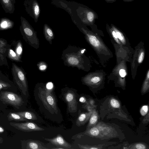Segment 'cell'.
Wrapping results in <instances>:
<instances>
[{
    "label": "cell",
    "mask_w": 149,
    "mask_h": 149,
    "mask_svg": "<svg viewBox=\"0 0 149 149\" xmlns=\"http://www.w3.org/2000/svg\"><path fill=\"white\" fill-rule=\"evenodd\" d=\"M148 111V107L147 105L143 106L141 109L140 112L142 116H144L147 113Z\"/></svg>",
    "instance_id": "27"
},
{
    "label": "cell",
    "mask_w": 149,
    "mask_h": 149,
    "mask_svg": "<svg viewBox=\"0 0 149 149\" xmlns=\"http://www.w3.org/2000/svg\"><path fill=\"white\" fill-rule=\"evenodd\" d=\"M147 77L148 79H149V71H148L147 74Z\"/></svg>",
    "instance_id": "36"
},
{
    "label": "cell",
    "mask_w": 149,
    "mask_h": 149,
    "mask_svg": "<svg viewBox=\"0 0 149 149\" xmlns=\"http://www.w3.org/2000/svg\"><path fill=\"white\" fill-rule=\"evenodd\" d=\"M2 8L6 13L12 14L15 10L14 4L11 0H0Z\"/></svg>",
    "instance_id": "12"
},
{
    "label": "cell",
    "mask_w": 149,
    "mask_h": 149,
    "mask_svg": "<svg viewBox=\"0 0 149 149\" xmlns=\"http://www.w3.org/2000/svg\"><path fill=\"white\" fill-rule=\"evenodd\" d=\"M11 47V45L8 44L6 40L0 38V53L5 55L7 50Z\"/></svg>",
    "instance_id": "20"
},
{
    "label": "cell",
    "mask_w": 149,
    "mask_h": 149,
    "mask_svg": "<svg viewBox=\"0 0 149 149\" xmlns=\"http://www.w3.org/2000/svg\"><path fill=\"white\" fill-rule=\"evenodd\" d=\"M144 52H142L140 54L139 57L138 61L139 63H141L143 62L144 59Z\"/></svg>",
    "instance_id": "28"
},
{
    "label": "cell",
    "mask_w": 149,
    "mask_h": 149,
    "mask_svg": "<svg viewBox=\"0 0 149 149\" xmlns=\"http://www.w3.org/2000/svg\"><path fill=\"white\" fill-rule=\"evenodd\" d=\"M6 57L4 55L0 53V65L8 66V63Z\"/></svg>",
    "instance_id": "24"
},
{
    "label": "cell",
    "mask_w": 149,
    "mask_h": 149,
    "mask_svg": "<svg viewBox=\"0 0 149 149\" xmlns=\"http://www.w3.org/2000/svg\"><path fill=\"white\" fill-rule=\"evenodd\" d=\"M85 14L83 18L81 19L84 23H93L95 19V14L93 11L88 10L85 11Z\"/></svg>",
    "instance_id": "15"
},
{
    "label": "cell",
    "mask_w": 149,
    "mask_h": 149,
    "mask_svg": "<svg viewBox=\"0 0 149 149\" xmlns=\"http://www.w3.org/2000/svg\"><path fill=\"white\" fill-rule=\"evenodd\" d=\"M23 45L21 41L18 40L15 43L14 51L17 56L21 59L23 52Z\"/></svg>",
    "instance_id": "21"
},
{
    "label": "cell",
    "mask_w": 149,
    "mask_h": 149,
    "mask_svg": "<svg viewBox=\"0 0 149 149\" xmlns=\"http://www.w3.org/2000/svg\"><path fill=\"white\" fill-rule=\"evenodd\" d=\"M37 65L38 69L41 71H45L48 67L46 63L43 61L38 62Z\"/></svg>",
    "instance_id": "22"
},
{
    "label": "cell",
    "mask_w": 149,
    "mask_h": 149,
    "mask_svg": "<svg viewBox=\"0 0 149 149\" xmlns=\"http://www.w3.org/2000/svg\"><path fill=\"white\" fill-rule=\"evenodd\" d=\"M0 90L15 91L16 87L13 82L10 80L0 70Z\"/></svg>",
    "instance_id": "10"
},
{
    "label": "cell",
    "mask_w": 149,
    "mask_h": 149,
    "mask_svg": "<svg viewBox=\"0 0 149 149\" xmlns=\"http://www.w3.org/2000/svg\"><path fill=\"white\" fill-rule=\"evenodd\" d=\"M23 118L31 120H36L37 118L36 114L33 112L30 111H23L15 112Z\"/></svg>",
    "instance_id": "18"
},
{
    "label": "cell",
    "mask_w": 149,
    "mask_h": 149,
    "mask_svg": "<svg viewBox=\"0 0 149 149\" xmlns=\"http://www.w3.org/2000/svg\"><path fill=\"white\" fill-rule=\"evenodd\" d=\"M14 22L6 17H3L0 19V31L7 30L12 28Z\"/></svg>",
    "instance_id": "14"
},
{
    "label": "cell",
    "mask_w": 149,
    "mask_h": 149,
    "mask_svg": "<svg viewBox=\"0 0 149 149\" xmlns=\"http://www.w3.org/2000/svg\"><path fill=\"white\" fill-rule=\"evenodd\" d=\"M0 100L3 104L10 105L17 109H19L24 103L21 97L8 91H1Z\"/></svg>",
    "instance_id": "5"
},
{
    "label": "cell",
    "mask_w": 149,
    "mask_h": 149,
    "mask_svg": "<svg viewBox=\"0 0 149 149\" xmlns=\"http://www.w3.org/2000/svg\"><path fill=\"white\" fill-rule=\"evenodd\" d=\"M107 3H113L115 2L116 0H105Z\"/></svg>",
    "instance_id": "33"
},
{
    "label": "cell",
    "mask_w": 149,
    "mask_h": 149,
    "mask_svg": "<svg viewBox=\"0 0 149 149\" xmlns=\"http://www.w3.org/2000/svg\"><path fill=\"white\" fill-rule=\"evenodd\" d=\"M1 91V90H0V91Z\"/></svg>",
    "instance_id": "38"
},
{
    "label": "cell",
    "mask_w": 149,
    "mask_h": 149,
    "mask_svg": "<svg viewBox=\"0 0 149 149\" xmlns=\"http://www.w3.org/2000/svg\"><path fill=\"white\" fill-rule=\"evenodd\" d=\"M119 74L120 76L122 77H124L126 75L125 70L123 69H121L119 71Z\"/></svg>",
    "instance_id": "30"
},
{
    "label": "cell",
    "mask_w": 149,
    "mask_h": 149,
    "mask_svg": "<svg viewBox=\"0 0 149 149\" xmlns=\"http://www.w3.org/2000/svg\"><path fill=\"white\" fill-rule=\"evenodd\" d=\"M5 56L13 61L16 62H22V59L17 56L14 50L11 47L7 50Z\"/></svg>",
    "instance_id": "16"
},
{
    "label": "cell",
    "mask_w": 149,
    "mask_h": 149,
    "mask_svg": "<svg viewBox=\"0 0 149 149\" xmlns=\"http://www.w3.org/2000/svg\"><path fill=\"white\" fill-rule=\"evenodd\" d=\"M65 90L63 94L64 100L67 105L68 110L69 112L74 113L77 111V102L76 95L73 89L66 87L63 89Z\"/></svg>",
    "instance_id": "6"
},
{
    "label": "cell",
    "mask_w": 149,
    "mask_h": 149,
    "mask_svg": "<svg viewBox=\"0 0 149 149\" xmlns=\"http://www.w3.org/2000/svg\"><path fill=\"white\" fill-rule=\"evenodd\" d=\"M38 88V96L45 108L51 113L58 112L56 101L53 92V84L49 82L46 86L40 83Z\"/></svg>",
    "instance_id": "1"
},
{
    "label": "cell",
    "mask_w": 149,
    "mask_h": 149,
    "mask_svg": "<svg viewBox=\"0 0 149 149\" xmlns=\"http://www.w3.org/2000/svg\"><path fill=\"white\" fill-rule=\"evenodd\" d=\"M10 125L19 130L26 132L45 130L43 128L40 127L35 123L32 122H28L24 123L10 122Z\"/></svg>",
    "instance_id": "8"
},
{
    "label": "cell",
    "mask_w": 149,
    "mask_h": 149,
    "mask_svg": "<svg viewBox=\"0 0 149 149\" xmlns=\"http://www.w3.org/2000/svg\"><path fill=\"white\" fill-rule=\"evenodd\" d=\"M22 149H48L42 146L41 142L31 139L20 141Z\"/></svg>",
    "instance_id": "9"
},
{
    "label": "cell",
    "mask_w": 149,
    "mask_h": 149,
    "mask_svg": "<svg viewBox=\"0 0 149 149\" xmlns=\"http://www.w3.org/2000/svg\"><path fill=\"white\" fill-rule=\"evenodd\" d=\"M97 119L98 117L96 114H94V112L93 113L90 118L88 127L95 124L97 122Z\"/></svg>",
    "instance_id": "23"
},
{
    "label": "cell",
    "mask_w": 149,
    "mask_h": 149,
    "mask_svg": "<svg viewBox=\"0 0 149 149\" xmlns=\"http://www.w3.org/2000/svg\"><path fill=\"white\" fill-rule=\"evenodd\" d=\"M4 128L1 126L0 125V134L3 133L4 132Z\"/></svg>",
    "instance_id": "32"
},
{
    "label": "cell",
    "mask_w": 149,
    "mask_h": 149,
    "mask_svg": "<svg viewBox=\"0 0 149 149\" xmlns=\"http://www.w3.org/2000/svg\"><path fill=\"white\" fill-rule=\"evenodd\" d=\"M85 50V49L79 50L74 46H68L62 54L61 58L64 65L69 67L82 68L83 62L81 56Z\"/></svg>",
    "instance_id": "2"
},
{
    "label": "cell",
    "mask_w": 149,
    "mask_h": 149,
    "mask_svg": "<svg viewBox=\"0 0 149 149\" xmlns=\"http://www.w3.org/2000/svg\"><path fill=\"white\" fill-rule=\"evenodd\" d=\"M110 103L111 105L113 108H118L120 107L119 102L115 99H111L110 100Z\"/></svg>",
    "instance_id": "26"
},
{
    "label": "cell",
    "mask_w": 149,
    "mask_h": 149,
    "mask_svg": "<svg viewBox=\"0 0 149 149\" xmlns=\"http://www.w3.org/2000/svg\"><path fill=\"white\" fill-rule=\"evenodd\" d=\"M3 139L1 137H0V144L2 143L3 142Z\"/></svg>",
    "instance_id": "35"
},
{
    "label": "cell",
    "mask_w": 149,
    "mask_h": 149,
    "mask_svg": "<svg viewBox=\"0 0 149 149\" xmlns=\"http://www.w3.org/2000/svg\"><path fill=\"white\" fill-rule=\"evenodd\" d=\"M20 19L19 30L23 39L31 47L37 49L39 47V41L37 32L25 18L21 16Z\"/></svg>",
    "instance_id": "3"
},
{
    "label": "cell",
    "mask_w": 149,
    "mask_h": 149,
    "mask_svg": "<svg viewBox=\"0 0 149 149\" xmlns=\"http://www.w3.org/2000/svg\"><path fill=\"white\" fill-rule=\"evenodd\" d=\"M43 33L46 40L52 44V41L54 38V33L51 28L46 24L44 25Z\"/></svg>",
    "instance_id": "13"
},
{
    "label": "cell",
    "mask_w": 149,
    "mask_h": 149,
    "mask_svg": "<svg viewBox=\"0 0 149 149\" xmlns=\"http://www.w3.org/2000/svg\"><path fill=\"white\" fill-rule=\"evenodd\" d=\"M25 10L35 22L38 20L40 14L39 4L36 0H24L23 3Z\"/></svg>",
    "instance_id": "7"
},
{
    "label": "cell",
    "mask_w": 149,
    "mask_h": 149,
    "mask_svg": "<svg viewBox=\"0 0 149 149\" xmlns=\"http://www.w3.org/2000/svg\"><path fill=\"white\" fill-rule=\"evenodd\" d=\"M112 35L113 37L115 38V40L117 41V42H118V38L115 31L114 30H112Z\"/></svg>",
    "instance_id": "31"
},
{
    "label": "cell",
    "mask_w": 149,
    "mask_h": 149,
    "mask_svg": "<svg viewBox=\"0 0 149 149\" xmlns=\"http://www.w3.org/2000/svg\"><path fill=\"white\" fill-rule=\"evenodd\" d=\"M91 114L90 112L81 113L77 119L76 125L78 127H80L84 125L89 119Z\"/></svg>",
    "instance_id": "17"
},
{
    "label": "cell",
    "mask_w": 149,
    "mask_h": 149,
    "mask_svg": "<svg viewBox=\"0 0 149 149\" xmlns=\"http://www.w3.org/2000/svg\"><path fill=\"white\" fill-rule=\"evenodd\" d=\"M113 29L116 32L118 38L123 43H124L125 42L124 38L122 33L121 32L118 30L116 28L114 27V26L113 27Z\"/></svg>",
    "instance_id": "25"
},
{
    "label": "cell",
    "mask_w": 149,
    "mask_h": 149,
    "mask_svg": "<svg viewBox=\"0 0 149 149\" xmlns=\"http://www.w3.org/2000/svg\"><path fill=\"white\" fill-rule=\"evenodd\" d=\"M45 140L51 143L56 147L62 148L63 149L71 148V146L65 140L62 136L58 134L56 136L52 138H44Z\"/></svg>",
    "instance_id": "11"
},
{
    "label": "cell",
    "mask_w": 149,
    "mask_h": 149,
    "mask_svg": "<svg viewBox=\"0 0 149 149\" xmlns=\"http://www.w3.org/2000/svg\"><path fill=\"white\" fill-rule=\"evenodd\" d=\"M80 101L82 102H84L86 100L85 99L84 97H82L80 98Z\"/></svg>",
    "instance_id": "34"
},
{
    "label": "cell",
    "mask_w": 149,
    "mask_h": 149,
    "mask_svg": "<svg viewBox=\"0 0 149 149\" xmlns=\"http://www.w3.org/2000/svg\"><path fill=\"white\" fill-rule=\"evenodd\" d=\"M135 148L137 149H146V146L141 143H138L135 146Z\"/></svg>",
    "instance_id": "29"
},
{
    "label": "cell",
    "mask_w": 149,
    "mask_h": 149,
    "mask_svg": "<svg viewBox=\"0 0 149 149\" xmlns=\"http://www.w3.org/2000/svg\"><path fill=\"white\" fill-rule=\"evenodd\" d=\"M12 1L13 3L15 4V3L16 2L15 0H11Z\"/></svg>",
    "instance_id": "37"
},
{
    "label": "cell",
    "mask_w": 149,
    "mask_h": 149,
    "mask_svg": "<svg viewBox=\"0 0 149 149\" xmlns=\"http://www.w3.org/2000/svg\"><path fill=\"white\" fill-rule=\"evenodd\" d=\"M7 118L9 121H20L27 120V119L23 118L16 112L9 113L7 116Z\"/></svg>",
    "instance_id": "19"
},
{
    "label": "cell",
    "mask_w": 149,
    "mask_h": 149,
    "mask_svg": "<svg viewBox=\"0 0 149 149\" xmlns=\"http://www.w3.org/2000/svg\"><path fill=\"white\" fill-rule=\"evenodd\" d=\"M11 71L14 84L23 94L26 95L28 85L26 72L23 68L13 63H12Z\"/></svg>",
    "instance_id": "4"
}]
</instances>
